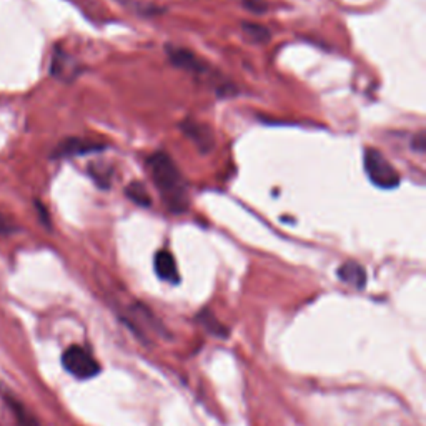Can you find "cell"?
Here are the masks:
<instances>
[{
  "label": "cell",
  "instance_id": "6da1fadb",
  "mask_svg": "<svg viewBox=\"0 0 426 426\" xmlns=\"http://www.w3.org/2000/svg\"><path fill=\"white\" fill-rule=\"evenodd\" d=\"M146 170L170 212L182 213L189 208V192H187L185 180L167 154L157 152L150 155L146 158Z\"/></svg>",
  "mask_w": 426,
  "mask_h": 426
},
{
  "label": "cell",
  "instance_id": "ba28073f",
  "mask_svg": "<svg viewBox=\"0 0 426 426\" xmlns=\"http://www.w3.org/2000/svg\"><path fill=\"white\" fill-rule=\"evenodd\" d=\"M0 395H2L4 401H6V405L8 406V408L12 410L13 418H15V421H17V426H39L35 416L32 415L30 411L24 406V403H22L20 400H17V398L13 396L12 393L7 390V388H0Z\"/></svg>",
  "mask_w": 426,
  "mask_h": 426
},
{
  "label": "cell",
  "instance_id": "30bf717a",
  "mask_svg": "<svg viewBox=\"0 0 426 426\" xmlns=\"http://www.w3.org/2000/svg\"><path fill=\"white\" fill-rule=\"evenodd\" d=\"M125 196L142 208L152 207V196H150L149 190H146V187L142 182L128 183L125 187Z\"/></svg>",
  "mask_w": 426,
  "mask_h": 426
},
{
  "label": "cell",
  "instance_id": "8992f818",
  "mask_svg": "<svg viewBox=\"0 0 426 426\" xmlns=\"http://www.w3.org/2000/svg\"><path fill=\"white\" fill-rule=\"evenodd\" d=\"M167 54L170 62L178 68H183V70L194 73L205 72L203 62H201L195 54H192L190 50L177 47V45H167Z\"/></svg>",
  "mask_w": 426,
  "mask_h": 426
},
{
  "label": "cell",
  "instance_id": "7c38bea8",
  "mask_svg": "<svg viewBox=\"0 0 426 426\" xmlns=\"http://www.w3.org/2000/svg\"><path fill=\"white\" fill-rule=\"evenodd\" d=\"M244 6L246 11H250L253 13H263V12H267V8H268L265 0H245Z\"/></svg>",
  "mask_w": 426,
  "mask_h": 426
},
{
  "label": "cell",
  "instance_id": "8fae6325",
  "mask_svg": "<svg viewBox=\"0 0 426 426\" xmlns=\"http://www.w3.org/2000/svg\"><path fill=\"white\" fill-rule=\"evenodd\" d=\"M242 32H244L245 39L250 40L251 44H265L270 40V30L267 27L255 24V22H244Z\"/></svg>",
  "mask_w": 426,
  "mask_h": 426
},
{
  "label": "cell",
  "instance_id": "5bb4252c",
  "mask_svg": "<svg viewBox=\"0 0 426 426\" xmlns=\"http://www.w3.org/2000/svg\"><path fill=\"white\" fill-rule=\"evenodd\" d=\"M13 230H15L13 223L6 217V215L0 213V233H2V235H11Z\"/></svg>",
  "mask_w": 426,
  "mask_h": 426
},
{
  "label": "cell",
  "instance_id": "3957f363",
  "mask_svg": "<svg viewBox=\"0 0 426 426\" xmlns=\"http://www.w3.org/2000/svg\"><path fill=\"white\" fill-rule=\"evenodd\" d=\"M62 365L72 377L79 380L94 378L100 372V365L85 348L72 345L62 355Z\"/></svg>",
  "mask_w": 426,
  "mask_h": 426
},
{
  "label": "cell",
  "instance_id": "9c48e42d",
  "mask_svg": "<svg viewBox=\"0 0 426 426\" xmlns=\"http://www.w3.org/2000/svg\"><path fill=\"white\" fill-rule=\"evenodd\" d=\"M337 275L343 283L358 288V290L360 288H365L366 280H368L365 267L356 262H345L343 265H340Z\"/></svg>",
  "mask_w": 426,
  "mask_h": 426
},
{
  "label": "cell",
  "instance_id": "7a4b0ae2",
  "mask_svg": "<svg viewBox=\"0 0 426 426\" xmlns=\"http://www.w3.org/2000/svg\"><path fill=\"white\" fill-rule=\"evenodd\" d=\"M365 172L370 182L382 190H393L400 185V173L377 149L365 150Z\"/></svg>",
  "mask_w": 426,
  "mask_h": 426
},
{
  "label": "cell",
  "instance_id": "52a82bcc",
  "mask_svg": "<svg viewBox=\"0 0 426 426\" xmlns=\"http://www.w3.org/2000/svg\"><path fill=\"white\" fill-rule=\"evenodd\" d=\"M154 268H155V273H157L162 280L170 282V283L178 282L177 262L170 251H167V250L157 251V253H155V258H154Z\"/></svg>",
  "mask_w": 426,
  "mask_h": 426
},
{
  "label": "cell",
  "instance_id": "5b68a950",
  "mask_svg": "<svg viewBox=\"0 0 426 426\" xmlns=\"http://www.w3.org/2000/svg\"><path fill=\"white\" fill-rule=\"evenodd\" d=\"M105 145L94 144V142L84 139H65L57 145V149L52 152L54 158H65V157H80V155L94 154L104 150Z\"/></svg>",
  "mask_w": 426,
  "mask_h": 426
},
{
  "label": "cell",
  "instance_id": "4fadbf2b",
  "mask_svg": "<svg viewBox=\"0 0 426 426\" xmlns=\"http://www.w3.org/2000/svg\"><path fill=\"white\" fill-rule=\"evenodd\" d=\"M411 149L415 150V152H418L423 155L426 152V135L423 130H420L418 134L413 137V142H411Z\"/></svg>",
  "mask_w": 426,
  "mask_h": 426
},
{
  "label": "cell",
  "instance_id": "277c9868",
  "mask_svg": "<svg viewBox=\"0 0 426 426\" xmlns=\"http://www.w3.org/2000/svg\"><path fill=\"white\" fill-rule=\"evenodd\" d=\"M182 132L185 134L189 139L194 142V144L199 146V150H201L203 154H208L210 150L215 146V135L212 132V128L205 123L200 122H194V120H185L182 122Z\"/></svg>",
  "mask_w": 426,
  "mask_h": 426
}]
</instances>
